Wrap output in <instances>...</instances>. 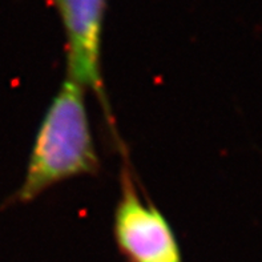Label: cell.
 I'll return each mask as SVG.
<instances>
[{"label": "cell", "instance_id": "obj_1", "mask_svg": "<svg viewBox=\"0 0 262 262\" xmlns=\"http://www.w3.org/2000/svg\"><path fill=\"white\" fill-rule=\"evenodd\" d=\"M85 92L75 81L64 79L40 123L15 201L32 203L57 184L99 172Z\"/></svg>", "mask_w": 262, "mask_h": 262}, {"label": "cell", "instance_id": "obj_3", "mask_svg": "<svg viewBox=\"0 0 262 262\" xmlns=\"http://www.w3.org/2000/svg\"><path fill=\"white\" fill-rule=\"evenodd\" d=\"M52 3L66 33L67 79L83 86L99 100L110 126H113L101 72L106 0H52Z\"/></svg>", "mask_w": 262, "mask_h": 262}, {"label": "cell", "instance_id": "obj_2", "mask_svg": "<svg viewBox=\"0 0 262 262\" xmlns=\"http://www.w3.org/2000/svg\"><path fill=\"white\" fill-rule=\"evenodd\" d=\"M120 197L113 216V237L128 262H181L177 237L152 201L140 196L128 164L120 176Z\"/></svg>", "mask_w": 262, "mask_h": 262}]
</instances>
